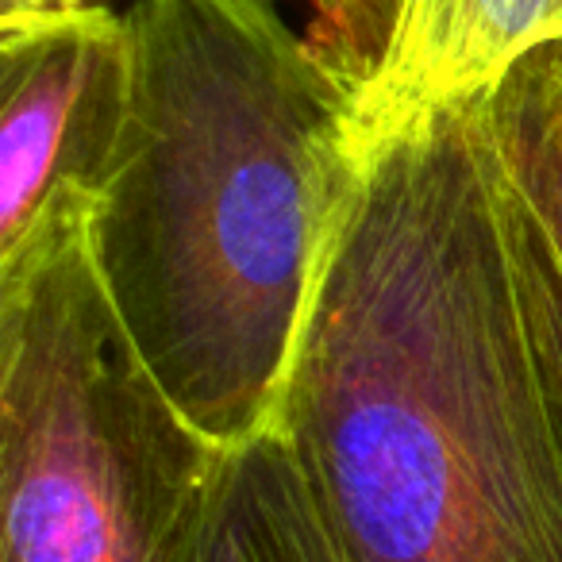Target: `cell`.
Returning <instances> with one entry per match:
<instances>
[{"mask_svg": "<svg viewBox=\"0 0 562 562\" xmlns=\"http://www.w3.org/2000/svg\"><path fill=\"white\" fill-rule=\"evenodd\" d=\"M278 428L351 562H562V420L490 101L362 150Z\"/></svg>", "mask_w": 562, "mask_h": 562, "instance_id": "1", "label": "cell"}, {"mask_svg": "<svg viewBox=\"0 0 562 562\" xmlns=\"http://www.w3.org/2000/svg\"><path fill=\"white\" fill-rule=\"evenodd\" d=\"M127 27L89 250L158 385L239 447L278 424L359 189V81L281 0H135Z\"/></svg>", "mask_w": 562, "mask_h": 562, "instance_id": "2", "label": "cell"}, {"mask_svg": "<svg viewBox=\"0 0 562 562\" xmlns=\"http://www.w3.org/2000/svg\"><path fill=\"white\" fill-rule=\"evenodd\" d=\"M89 212L0 266V562H173L227 451L132 344Z\"/></svg>", "mask_w": 562, "mask_h": 562, "instance_id": "3", "label": "cell"}, {"mask_svg": "<svg viewBox=\"0 0 562 562\" xmlns=\"http://www.w3.org/2000/svg\"><path fill=\"white\" fill-rule=\"evenodd\" d=\"M127 101V12L0 20V266L97 201Z\"/></svg>", "mask_w": 562, "mask_h": 562, "instance_id": "4", "label": "cell"}, {"mask_svg": "<svg viewBox=\"0 0 562 562\" xmlns=\"http://www.w3.org/2000/svg\"><path fill=\"white\" fill-rule=\"evenodd\" d=\"M551 47H562V0H390L382 50L355 97L359 147L490 101L516 66Z\"/></svg>", "mask_w": 562, "mask_h": 562, "instance_id": "5", "label": "cell"}, {"mask_svg": "<svg viewBox=\"0 0 562 562\" xmlns=\"http://www.w3.org/2000/svg\"><path fill=\"white\" fill-rule=\"evenodd\" d=\"M173 562H351L331 531L290 436L227 447L201 516Z\"/></svg>", "mask_w": 562, "mask_h": 562, "instance_id": "6", "label": "cell"}, {"mask_svg": "<svg viewBox=\"0 0 562 562\" xmlns=\"http://www.w3.org/2000/svg\"><path fill=\"white\" fill-rule=\"evenodd\" d=\"M490 132L516 193L562 255V47L508 74L490 97Z\"/></svg>", "mask_w": 562, "mask_h": 562, "instance_id": "7", "label": "cell"}, {"mask_svg": "<svg viewBox=\"0 0 562 562\" xmlns=\"http://www.w3.org/2000/svg\"><path fill=\"white\" fill-rule=\"evenodd\" d=\"M508 220H513V247L524 305H528L543 374L547 385H551V401L562 420V255L554 250L551 235L543 232L536 212L516 193L513 178H508Z\"/></svg>", "mask_w": 562, "mask_h": 562, "instance_id": "8", "label": "cell"}, {"mask_svg": "<svg viewBox=\"0 0 562 562\" xmlns=\"http://www.w3.org/2000/svg\"><path fill=\"white\" fill-rule=\"evenodd\" d=\"M301 4L308 9V35L362 86L390 27V0H301Z\"/></svg>", "mask_w": 562, "mask_h": 562, "instance_id": "9", "label": "cell"}, {"mask_svg": "<svg viewBox=\"0 0 562 562\" xmlns=\"http://www.w3.org/2000/svg\"><path fill=\"white\" fill-rule=\"evenodd\" d=\"M109 9V0H0V20H43L74 16V12Z\"/></svg>", "mask_w": 562, "mask_h": 562, "instance_id": "10", "label": "cell"}]
</instances>
